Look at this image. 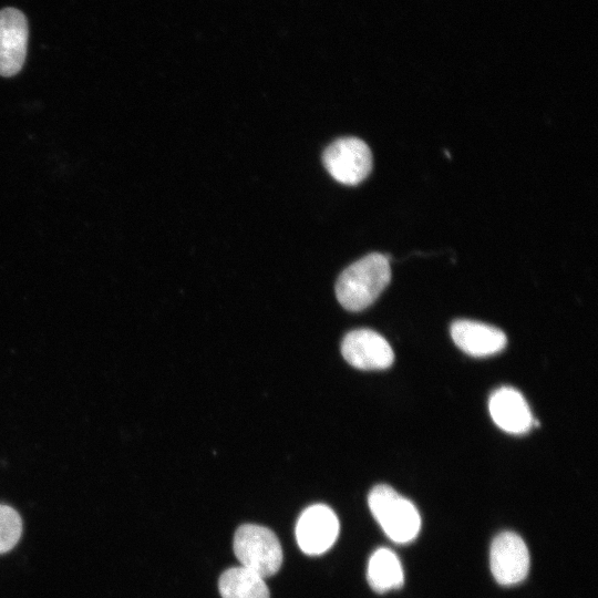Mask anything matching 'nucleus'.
Here are the masks:
<instances>
[{
  "label": "nucleus",
  "instance_id": "f257e3e1",
  "mask_svg": "<svg viewBox=\"0 0 598 598\" xmlns=\"http://www.w3.org/2000/svg\"><path fill=\"white\" fill-rule=\"evenodd\" d=\"M390 279L389 260L382 254L372 252L341 272L336 283L337 299L344 309L361 311L375 301Z\"/></svg>",
  "mask_w": 598,
  "mask_h": 598
},
{
  "label": "nucleus",
  "instance_id": "f03ea898",
  "mask_svg": "<svg viewBox=\"0 0 598 598\" xmlns=\"http://www.w3.org/2000/svg\"><path fill=\"white\" fill-rule=\"evenodd\" d=\"M368 504L384 534L393 542L406 544L416 538L421 517L414 504L386 484L375 485Z\"/></svg>",
  "mask_w": 598,
  "mask_h": 598
},
{
  "label": "nucleus",
  "instance_id": "7ed1b4c3",
  "mask_svg": "<svg viewBox=\"0 0 598 598\" xmlns=\"http://www.w3.org/2000/svg\"><path fill=\"white\" fill-rule=\"evenodd\" d=\"M234 553L243 567L262 578L275 575L282 564V549L277 536L269 528L245 524L234 536Z\"/></svg>",
  "mask_w": 598,
  "mask_h": 598
},
{
  "label": "nucleus",
  "instance_id": "20e7f679",
  "mask_svg": "<svg viewBox=\"0 0 598 598\" xmlns=\"http://www.w3.org/2000/svg\"><path fill=\"white\" fill-rule=\"evenodd\" d=\"M328 173L339 183L358 185L372 168L369 146L358 137H341L332 142L322 154Z\"/></svg>",
  "mask_w": 598,
  "mask_h": 598
},
{
  "label": "nucleus",
  "instance_id": "39448f33",
  "mask_svg": "<svg viewBox=\"0 0 598 598\" xmlns=\"http://www.w3.org/2000/svg\"><path fill=\"white\" fill-rule=\"evenodd\" d=\"M489 566L503 586L523 581L529 570V553L523 538L513 532L498 534L491 545Z\"/></svg>",
  "mask_w": 598,
  "mask_h": 598
},
{
  "label": "nucleus",
  "instance_id": "423d86ee",
  "mask_svg": "<svg viewBox=\"0 0 598 598\" xmlns=\"http://www.w3.org/2000/svg\"><path fill=\"white\" fill-rule=\"evenodd\" d=\"M339 534V520L334 512L324 504L306 508L296 525V538L307 555L326 553Z\"/></svg>",
  "mask_w": 598,
  "mask_h": 598
},
{
  "label": "nucleus",
  "instance_id": "0eeeda50",
  "mask_svg": "<svg viewBox=\"0 0 598 598\" xmlns=\"http://www.w3.org/2000/svg\"><path fill=\"white\" fill-rule=\"evenodd\" d=\"M341 353L349 364L360 370H383L394 360L389 342L370 329L348 332L341 343Z\"/></svg>",
  "mask_w": 598,
  "mask_h": 598
},
{
  "label": "nucleus",
  "instance_id": "6e6552de",
  "mask_svg": "<svg viewBox=\"0 0 598 598\" xmlns=\"http://www.w3.org/2000/svg\"><path fill=\"white\" fill-rule=\"evenodd\" d=\"M28 21L24 14L14 9L0 11V75L17 74L27 55Z\"/></svg>",
  "mask_w": 598,
  "mask_h": 598
},
{
  "label": "nucleus",
  "instance_id": "1a4fd4ad",
  "mask_svg": "<svg viewBox=\"0 0 598 598\" xmlns=\"http://www.w3.org/2000/svg\"><path fill=\"white\" fill-rule=\"evenodd\" d=\"M451 337L462 351L472 357L493 355L501 352L507 343L501 329L465 319L452 323Z\"/></svg>",
  "mask_w": 598,
  "mask_h": 598
},
{
  "label": "nucleus",
  "instance_id": "9d476101",
  "mask_svg": "<svg viewBox=\"0 0 598 598\" xmlns=\"http://www.w3.org/2000/svg\"><path fill=\"white\" fill-rule=\"evenodd\" d=\"M488 409L495 424L511 434L526 433L533 423L526 400L520 392L511 386H503L493 392Z\"/></svg>",
  "mask_w": 598,
  "mask_h": 598
},
{
  "label": "nucleus",
  "instance_id": "9b49d317",
  "mask_svg": "<svg viewBox=\"0 0 598 598\" xmlns=\"http://www.w3.org/2000/svg\"><path fill=\"white\" fill-rule=\"evenodd\" d=\"M367 578L371 588L380 594L400 588L404 573L395 553L384 547L377 549L369 559Z\"/></svg>",
  "mask_w": 598,
  "mask_h": 598
},
{
  "label": "nucleus",
  "instance_id": "f8f14e48",
  "mask_svg": "<svg viewBox=\"0 0 598 598\" xmlns=\"http://www.w3.org/2000/svg\"><path fill=\"white\" fill-rule=\"evenodd\" d=\"M218 588L221 598H269L264 578L243 566L225 570Z\"/></svg>",
  "mask_w": 598,
  "mask_h": 598
},
{
  "label": "nucleus",
  "instance_id": "ddd939ff",
  "mask_svg": "<svg viewBox=\"0 0 598 598\" xmlns=\"http://www.w3.org/2000/svg\"><path fill=\"white\" fill-rule=\"evenodd\" d=\"M22 533V520L16 509L0 504V554L11 550Z\"/></svg>",
  "mask_w": 598,
  "mask_h": 598
}]
</instances>
